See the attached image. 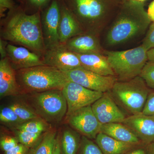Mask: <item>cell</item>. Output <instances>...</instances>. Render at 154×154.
Segmentation results:
<instances>
[{
	"instance_id": "6da1fadb",
	"label": "cell",
	"mask_w": 154,
	"mask_h": 154,
	"mask_svg": "<svg viewBox=\"0 0 154 154\" xmlns=\"http://www.w3.org/2000/svg\"><path fill=\"white\" fill-rule=\"evenodd\" d=\"M1 38L30 50L42 58L46 51L41 23V12L30 15L21 7L9 11L1 19Z\"/></svg>"
},
{
	"instance_id": "7a4b0ae2",
	"label": "cell",
	"mask_w": 154,
	"mask_h": 154,
	"mask_svg": "<svg viewBox=\"0 0 154 154\" xmlns=\"http://www.w3.org/2000/svg\"><path fill=\"white\" fill-rule=\"evenodd\" d=\"M124 2L106 35V42L110 46L125 43L142 35L151 22L143 2Z\"/></svg>"
},
{
	"instance_id": "3957f363",
	"label": "cell",
	"mask_w": 154,
	"mask_h": 154,
	"mask_svg": "<svg viewBox=\"0 0 154 154\" xmlns=\"http://www.w3.org/2000/svg\"><path fill=\"white\" fill-rule=\"evenodd\" d=\"M16 72L21 93L62 90L69 81L63 72L49 66H38Z\"/></svg>"
},
{
	"instance_id": "277c9868",
	"label": "cell",
	"mask_w": 154,
	"mask_h": 154,
	"mask_svg": "<svg viewBox=\"0 0 154 154\" xmlns=\"http://www.w3.org/2000/svg\"><path fill=\"white\" fill-rule=\"evenodd\" d=\"M85 33L100 34L108 20L109 0H60Z\"/></svg>"
},
{
	"instance_id": "5b68a950",
	"label": "cell",
	"mask_w": 154,
	"mask_h": 154,
	"mask_svg": "<svg viewBox=\"0 0 154 154\" xmlns=\"http://www.w3.org/2000/svg\"><path fill=\"white\" fill-rule=\"evenodd\" d=\"M143 79L138 76L131 79L117 81L109 91L118 106L131 115L142 113L149 93Z\"/></svg>"
},
{
	"instance_id": "8992f818",
	"label": "cell",
	"mask_w": 154,
	"mask_h": 154,
	"mask_svg": "<svg viewBox=\"0 0 154 154\" xmlns=\"http://www.w3.org/2000/svg\"><path fill=\"white\" fill-rule=\"evenodd\" d=\"M147 51L141 45L127 50L105 51L104 54L107 58L117 81H125L140 75L148 60Z\"/></svg>"
},
{
	"instance_id": "52a82bcc",
	"label": "cell",
	"mask_w": 154,
	"mask_h": 154,
	"mask_svg": "<svg viewBox=\"0 0 154 154\" xmlns=\"http://www.w3.org/2000/svg\"><path fill=\"white\" fill-rule=\"evenodd\" d=\"M30 96L31 107L47 123H59L66 116L67 105L62 90L34 92Z\"/></svg>"
},
{
	"instance_id": "ba28073f",
	"label": "cell",
	"mask_w": 154,
	"mask_h": 154,
	"mask_svg": "<svg viewBox=\"0 0 154 154\" xmlns=\"http://www.w3.org/2000/svg\"><path fill=\"white\" fill-rule=\"evenodd\" d=\"M67 105L66 116L80 108L94 104L104 93L92 91L73 82L69 81L62 90Z\"/></svg>"
},
{
	"instance_id": "9c48e42d",
	"label": "cell",
	"mask_w": 154,
	"mask_h": 154,
	"mask_svg": "<svg viewBox=\"0 0 154 154\" xmlns=\"http://www.w3.org/2000/svg\"><path fill=\"white\" fill-rule=\"evenodd\" d=\"M63 72L69 81L103 93L110 91L117 81L115 76L102 75L83 67Z\"/></svg>"
},
{
	"instance_id": "30bf717a",
	"label": "cell",
	"mask_w": 154,
	"mask_h": 154,
	"mask_svg": "<svg viewBox=\"0 0 154 154\" xmlns=\"http://www.w3.org/2000/svg\"><path fill=\"white\" fill-rule=\"evenodd\" d=\"M42 30L46 50L60 44L59 40L58 27L60 17V0H51L41 12Z\"/></svg>"
},
{
	"instance_id": "8fae6325",
	"label": "cell",
	"mask_w": 154,
	"mask_h": 154,
	"mask_svg": "<svg viewBox=\"0 0 154 154\" xmlns=\"http://www.w3.org/2000/svg\"><path fill=\"white\" fill-rule=\"evenodd\" d=\"M67 120L73 129L90 139L95 140L101 131L102 124L94 114L91 105L76 110L67 116Z\"/></svg>"
},
{
	"instance_id": "7c38bea8",
	"label": "cell",
	"mask_w": 154,
	"mask_h": 154,
	"mask_svg": "<svg viewBox=\"0 0 154 154\" xmlns=\"http://www.w3.org/2000/svg\"><path fill=\"white\" fill-rule=\"evenodd\" d=\"M42 60L45 65L53 67L62 72L82 67L76 54L68 49L64 44L46 50Z\"/></svg>"
},
{
	"instance_id": "4fadbf2b",
	"label": "cell",
	"mask_w": 154,
	"mask_h": 154,
	"mask_svg": "<svg viewBox=\"0 0 154 154\" xmlns=\"http://www.w3.org/2000/svg\"><path fill=\"white\" fill-rule=\"evenodd\" d=\"M96 118L102 125L113 122H122L126 118L116 104L109 91L91 105Z\"/></svg>"
},
{
	"instance_id": "5bb4252c",
	"label": "cell",
	"mask_w": 154,
	"mask_h": 154,
	"mask_svg": "<svg viewBox=\"0 0 154 154\" xmlns=\"http://www.w3.org/2000/svg\"><path fill=\"white\" fill-rule=\"evenodd\" d=\"M122 124L146 145L154 142V116L141 113L126 117Z\"/></svg>"
},
{
	"instance_id": "9a60e30c",
	"label": "cell",
	"mask_w": 154,
	"mask_h": 154,
	"mask_svg": "<svg viewBox=\"0 0 154 154\" xmlns=\"http://www.w3.org/2000/svg\"><path fill=\"white\" fill-rule=\"evenodd\" d=\"M7 57L15 71L38 66L45 65L42 58L23 46L8 43L7 48Z\"/></svg>"
},
{
	"instance_id": "2e32d148",
	"label": "cell",
	"mask_w": 154,
	"mask_h": 154,
	"mask_svg": "<svg viewBox=\"0 0 154 154\" xmlns=\"http://www.w3.org/2000/svg\"><path fill=\"white\" fill-rule=\"evenodd\" d=\"M65 46L76 54L100 53L104 54L99 34L84 33L69 39Z\"/></svg>"
},
{
	"instance_id": "e0dca14e",
	"label": "cell",
	"mask_w": 154,
	"mask_h": 154,
	"mask_svg": "<svg viewBox=\"0 0 154 154\" xmlns=\"http://www.w3.org/2000/svg\"><path fill=\"white\" fill-rule=\"evenodd\" d=\"M21 93L17 83L16 71L8 57L0 60V97L15 96Z\"/></svg>"
},
{
	"instance_id": "ac0fdd59",
	"label": "cell",
	"mask_w": 154,
	"mask_h": 154,
	"mask_svg": "<svg viewBox=\"0 0 154 154\" xmlns=\"http://www.w3.org/2000/svg\"><path fill=\"white\" fill-rule=\"evenodd\" d=\"M60 17L58 27L59 40L64 44L72 37L85 33L73 15L60 0Z\"/></svg>"
},
{
	"instance_id": "d6986e66",
	"label": "cell",
	"mask_w": 154,
	"mask_h": 154,
	"mask_svg": "<svg viewBox=\"0 0 154 154\" xmlns=\"http://www.w3.org/2000/svg\"><path fill=\"white\" fill-rule=\"evenodd\" d=\"M84 68L104 76H115L107 58L100 53L76 54Z\"/></svg>"
},
{
	"instance_id": "ffe728a7",
	"label": "cell",
	"mask_w": 154,
	"mask_h": 154,
	"mask_svg": "<svg viewBox=\"0 0 154 154\" xmlns=\"http://www.w3.org/2000/svg\"><path fill=\"white\" fill-rule=\"evenodd\" d=\"M100 132L123 142L133 144L143 143L128 127L121 122L102 125Z\"/></svg>"
},
{
	"instance_id": "44dd1931",
	"label": "cell",
	"mask_w": 154,
	"mask_h": 154,
	"mask_svg": "<svg viewBox=\"0 0 154 154\" xmlns=\"http://www.w3.org/2000/svg\"><path fill=\"white\" fill-rule=\"evenodd\" d=\"M95 142L104 154H122L138 145L116 140L101 132L96 136Z\"/></svg>"
},
{
	"instance_id": "7402d4cb",
	"label": "cell",
	"mask_w": 154,
	"mask_h": 154,
	"mask_svg": "<svg viewBox=\"0 0 154 154\" xmlns=\"http://www.w3.org/2000/svg\"><path fill=\"white\" fill-rule=\"evenodd\" d=\"M82 137L76 131L65 128L61 136L60 144L62 154H78L81 145Z\"/></svg>"
},
{
	"instance_id": "603a6c76",
	"label": "cell",
	"mask_w": 154,
	"mask_h": 154,
	"mask_svg": "<svg viewBox=\"0 0 154 154\" xmlns=\"http://www.w3.org/2000/svg\"><path fill=\"white\" fill-rule=\"evenodd\" d=\"M57 137L55 130L48 131L36 145L30 149L29 154H52Z\"/></svg>"
},
{
	"instance_id": "cb8c5ba5",
	"label": "cell",
	"mask_w": 154,
	"mask_h": 154,
	"mask_svg": "<svg viewBox=\"0 0 154 154\" xmlns=\"http://www.w3.org/2000/svg\"><path fill=\"white\" fill-rule=\"evenodd\" d=\"M23 122L39 118L31 106L21 101H15L9 105Z\"/></svg>"
},
{
	"instance_id": "d4e9b609",
	"label": "cell",
	"mask_w": 154,
	"mask_h": 154,
	"mask_svg": "<svg viewBox=\"0 0 154 154\" xmlns=\"http://www.w3.org/2000/svg\"><path fill=\"white\" fill-rule=\"evenodd\" d=\"M48 127L47 122L39 117L25 122L14 130H19L36 134H42L47 131Z\"/></svg>"
},
{
	"instance_id": "484cf974",
	"label": "cell",
	"mask_w": 154,
	"mask_h": 154,
	"mask_svg": "<svg viewBox=\"0 0 154 154\" xmlns=\"http://www.w3.org/2000/svg\"><path fill=\"white\" fill-rule=\"evenodd\" d=\"M0 121L1 123L5 125L13 128L14 129L24 122L9 106H5L1 108Z\"/></svg>"
},
{
	"instance_id": "4316f807",
	"label": "cell",
	"mask_w": 154,
	"mask_h": 154,
	"mask_svg": "<svg viewBox=\"0 0 154 154\" xmlns=\"http://www.w3.org/2000/svg\"><path fill=\"white\" fill-rule=\"evenodd\" d=\"M15 137L19 143L22 144L30 149L32 148L38 142L42 134L31 133L27 131L15 129Z\"/></svg>"
},
{
	"instance_id": "83f0119b",
	"label": "cell",
	"mask_w": 154,
	"mask_h": 154,
	"mask_svg": "<svg viewBox=\"0 0 154 154\" xmlns=\"http://www.w3.org/2000/svg\"><path fill=\"white\" fill-rule=\"evenodd\" d=\"M78 154H104L96 142L82 136V141Z\"/></svg>"
},
{
	"instance_id": "f1b7e54d",
	"label": "cell",
	"mask_w": 154,
	"mask_h": 154,
	"mask_svg": "<svg viewBox=\"0 0 154 154\" xmlns=\"http://www.w3.org/2000/svg\"><path fill=\"white\" fill-rule=\"evenodd\" d=\"M148 87L154 88V62L146 63L140 74Z\"/></svg>"
},
{
	"instance_id": "f546056e",
	"label": "cell",
	"mask_w": 154,
	"mask_h": 154,
	"mask_svg": "<svg viewBox=\"0 0 154 154\" xmlns=\"http://www.w3.org/2000/svg\"><path fill=\"white\" fill-rule=\"evenodd\" d=\"M19 143L15 137L4 135L1 137L0 147L2 151H8L19 144Z\"/></svg>"
},
{
	"instance_id": "4dcf8cb0",
	"label": "cell",
	"mask_w": 154,
	"mask_h": 154,
	"mask_svg": "<svg viewBox=\"0 0 154 154\" xmlns=\"http://www.w3.org/2000/svg\"><path fill=\"white\" fill-rule=\"evenodd\" d=\"M142 45L147 51L154 48V22L150 25Z\"/></svg>"
},
{
	"instance_id": "1f68e13d",
	"label": "cell",
	"mask_w": 154,
	"mask_h": 154,
	"mask_svg": "<svg viewBox=\"0 0 154 154\" xmlns=\"http://www.w3.org/2000/svg\"><path fill=\"white\" fill-rule=\"evenodd\" d=\"M24 2L25 1L27 3L28 5L36 11V12L38 11H42L46 8L51 0H23Z\"/></svg>"
},
{
	"instance_id": "d6a6232c",
	"label": "cell",
	"mask_w": 154,
	"mask_h": 154,
	"mask_svg": "<svg viewBox=\"0 0 154 154\" xmlns=\"http://www.w3.org/2000/svg\"><path fill=\"white\" fill-rule=\"evenodd\" d=\"M142 113L145 115L154 116V92L149 94Z\"/></svg>"
},
{
	"instance_id": "836d02e7",
	"label": "cell",
	"mask_w": 154,
	"mask_h": 154,
	"mask_svg": "<svg viewBox=\"0 0 154 154\" xmlns=\"http://www.w3.org/2000/svg\"><path fill=\"white\" fill-rule=\"evenodd\" d=\"M17 8L14 0H0V17L1 19L5 18V13L7 10L13 11Z\"/></svg>"
},
{
	"instance_id": "e575fe53",
	"label": "cell",
	"mask_w": 154,
	"mask_h": 154,
	"mask_svg": "<svg viewBox=\"0 0 154 154\" xmlns=\"http://www.w3.org/2000/svg\"><path fill=\"white\" fill-rule=\"evenodd\" d=\"M122 154H149L148 145L143 143L137 145Z\"/></svg>"
},
{
	"instance_id": "d590c367",
	"label": "cell",
	"mask_w": 154,
	"mask_h": 154,
	"mask_svg": "<svg viewBox=\"0 0 154 154\" xmlns=\"http://www.w3.org/2000/svg\"><path fill=\"white\" fill-rule=\"evenodd\" d=\"M30 149L19 143L8 151L4 152V154H29Z\"/></svg>"
},
{
	"instance_id": "8d00e7d4",
	"label": "cell",
	"mask_w": 154,
	"mask_h": 154,
	"mask_svg": "<svg viewBox=\"0 0 154 154\" xmlns=\"http://www.w3.org/2000/svg\"><path fill=\"white\" fill-rule=\"evenodd\" d=\"M8 42L0 38V55L1 59L7 57V48Z\"/></svg>"
},
{
	"instance_id": "74e56055",
	"label": "cell",
	"mask_w": 154,
	"mask_h": 154,
	"mask_svg": "<svg viewBox=\"0 0 154 154\" xmlns=\"http://www.w3.org/2000/svg\"><path fill=\"white\" fill-rule=\"evenodd\" d=\"M52 154H62L61 150L60 139V137L58 136L57 137Z\"/></svg>"
},
{
	"instance_id": "f35d334b",
	"label": "cell",
	"mask_w": 154,
	"mask_h": 154,
	"mask_svg": "<svg viewBox=\"0 0 154 154\" xmlns=\"http://www.w3.org/2000/svg\"><path fill=\"white\" fill-rule=\"evenodd\" d=\"M147 13L151 21L154 22V0L149 5Z\"/></svg>"
},
{
	"instance_id": "ab89813d",
	"label": "cell",
	"mask_w": 154,
	"mask_h": 154,
	"mask_svg": "<svg viewBox=\"0 0 154 154\" xmlns=\"http://www.w3.org/2000/svg\"><path fill=\"white\" fill-rule=\"evenodd\" d=\"M147 55L149 61L154 62V48L148 51Z\"/></svg>"
},
{
	"instance_id": "60d3db41",
	"label": "cell",
	"mask_w": 154,
	"mask_h": 154,
	"mask_svg": "<svg viewBox=\"0 0 154 154\" xmlns=\"http://www.w3.org/2000/svg\"><path fill=\"white\" fill-rule=\"evenodd\" d=\"M148 149L149 154H154V142L148 145Z\"/></svg>"
},
{
	"instance_id": "b9f144b4",
	"label": "cell",
	"mask_w": 154,
	"mask_h": 154,
	"mask_svg": "<svg viewBox=\"0 0 154 154\" xmlns=\"http://www.w3.org/2000/svg\"><path fill=\"white\" fill-rule=\"evenodd\" d=\"M17 1H18V2H19L21 3V4H24V1H23V0H17Z\"/></svg>"
},
{
	"instance_id": "7bdbcfd3",
	"label": "cell",
	"mask_w": 154,
	"mask_h": 154,
	"mask_svg": "<svg viewBox=\"0 0 154 154\" xmlns=\"http://www.w3.org/2000/svg\"><path fill=\"white\" fill-rule=\"evenodd\" d=\"M136 1H138V2H143L145 1V0H136Z\"/></svg>"
},
{
	"instance_id": "ee69618b",
	"label": "cell",
	"mask_w": 154,
	"mask_h": 154,
	"mask_svg": "<svg viewBox=\"0 0 154 154\" xmlns=\"http://www.w3.org/2000/svg\"><path fill=\"white\" fill-rule=\"evenodd\" d=\"M122 1H124V2H125V1H127V0H122Z\"/></svg>"
}]
</instances>
